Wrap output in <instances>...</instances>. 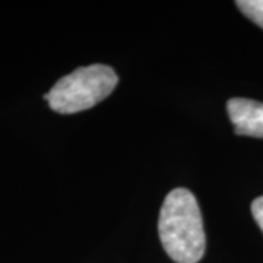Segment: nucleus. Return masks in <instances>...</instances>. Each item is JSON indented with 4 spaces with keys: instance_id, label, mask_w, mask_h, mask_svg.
Here are the masks:
<instances>
[{
    "instance_id": "f257e3e1",
    "label": "nucleus",
    "mask_w": 263,
    "mask_h": 263,
    "mask_svg": "<svg viewBox=\"0 0 263 263\" xmlns=\"http://www.w3.org/2000/svg\"><path fill=\"white\" fill-rule=\"evenodd\" d=\"M164 250L177 263H197L205 253V231L196 197L174 189L165 197L158 219Z\"/></svg>"
},
{
    "instance_id": "f03ea898",
    "label": "nucleus",
    "mask_w": 263,
    "mask_h": 263,
    "mask_svg": "<svg viewBox=\"0 0 263 263\" xmlns=\"http://www.w3.org/2000/svg\"><path fill=\"white\" fill-rule=\"evenodd\" d=\"M119 78L110 66L89 65L63 76L44 98L60 114L92 108L113 92Z\"/></svg>"
},
{
    "instance_id": "7ed1b4c3",
    "label": "nucleus",
    "mask_w": 263,
    "mask_h": 263,
    "mask_svg": "<svg viewBox=\"0 0 263 263\" xmlns=\"http://www.w3.org/2000/svg\"><path fill=\"white\" fill-rule=\"evenodd\" d=\"M227 110L237 135L263 138V103L247 98H231L227 103Z\"/></svg>"
},
{
    "instance_id": "20e7f679",
    "label": "nucleus",
    "mask_w": 263,
    "mask_h": 263,
    "mask_svg": "<svg viewBox=\"0 0 263 263\" xmlns=\"http://www.w3.org/2000/svg\"><path fill=\"white\" fill-rule=\"evenodd\" d=\"M235 5L247 18L263 28V0H238Z\"/></svg>"
},
{
    "instance_id": "39448f33",
    "label": "nucleus",
    "mask_w": 263,
    "mask_h": 263,
    "mask_svg": "<svg viewBox=\"0 0 263 263\" xmlns=\"http://www.w3.org/2000/svg\"><path fill=\"white\" fill-rule=\"evenodd\" d=\"M252 214H253L256 222L259 224L260 230L263 231V196L254 199L252 203Z\"/></svg>"
}]
</instances>
